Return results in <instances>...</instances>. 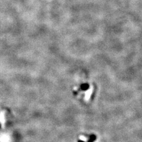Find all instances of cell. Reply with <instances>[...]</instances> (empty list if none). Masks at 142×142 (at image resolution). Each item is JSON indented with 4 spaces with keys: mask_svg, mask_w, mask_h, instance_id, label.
<instances>
[{
    "mask_svg": "<svg viewBox=\"0 0 142 142\" xmlns=\"http://www.w3.org/2000/svg\"><path fill=\"white\" fill-rule=\"evenodd\" d=\"M0 122H1L2 126H4V124L5 123V115L4 112H1L0 113Z\"/></svg>",
    "mask_w": 142,
    "mask_h": 142,
    "instance_id": "obj_1",
    "label": "cell"
},
{
    "mask_svg": "<svg viewBox=\"0 0 142 142\" xmlns=\"http://www.w3.org/2000/svg\"><path fill=\"white\" fill-rule=\"evenodd\" d=\"M79 139L81 140H82V141H88V138H86V137H85L84 136H81L79 137Z\"/></svg>",
    "mask_w": 142,
    "mask_h": 142,
    "instance_id": "obj_2",
    "label": "cell"
}]
</instances>
